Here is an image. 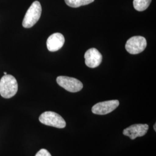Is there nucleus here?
Masks as SVG:
<instances>
[{
	"instance_id": "obj_1",
	"label": "nucleus",
	"mask_w": 156,
	"mask_h": 156,
	"mask_svg": "<svg viewBox=\"0 0 156 156\" xmlns=\"http://www.w3.org/2000/svg\"><path fill=\"white\" fill-rule=\"evenodd\" d=\"M16 79L11 75H5L0 80V94L5 98H10L17 93Z\"/></svg>"
},
{
	"instance_id": "obj_2",
	"label": "nucleus",
	"mask_w": 156,
	"mask_h": 156,
	"mask_svg": "<svg viewBox=\"0 0 156 156\" xmlns=\"http://www.w3.org/2000/svg\"><path fill=\"white\" fill-rule=\"evenodd\" d=\"M42 13V7L39 1H35L30 6L23 21L24 28H31L39 20Z\"/></svg>"
},
{
	"instance_id": "obj_3",
	"label": "nucleus",
	"mask_w": 156,
	"mask_h": 156,
	"mask_svg": "<svg viewBox=\"0 0 156 156\" xmlns=\"http://www.w3.org/2000/svg\"><path fill=\"white\" fill-rule=\"evenodd\" d=\"M39 120L43 124L56 128H64L66 126V122L64 119L54 112H44L39 116Z\"/></svg>"
},
{
	"instance_id": "obj_4",
	"label": "nucleus",
	"mask_w": 156,
	"mask_h": 156,
	"mask_svg": "<svg viewBox=\"0 0 156 156\" xmlns=\"http://www.w3.org/2000/svg\"><path fill=\"white\" fill-rule=\"evenodd\" d=\"M57 83L62 87L71 93H76L83 89V84L77 79L65 76L57 77Z\"/></svg>"
},
{
	"instance_id": "obj_5",
	"label": "nucleus",
	"mask_w": 156,
	"mask_h": 156,
	"mask_svg": "<svg viewBox=\"0 0 156 156\" xmlns=\"http://www.w3.org/2000/svg\"><path fill=\"white\" fill-rule=\"evenodd\" d=\"M147 46L146 40L142 36H135L128 39L126 44V49L129 53L137 55L145 50Z\"/></svg>"
},
{
	"instance_id": "obj_6",
	"label": "nucleus",
	"mask_w": 156,
	"mask_h": 156,
	"mask_svg": "<svg viewBox=\"0 0 156 156\" xmlns=\"http://www.w3.org/2000/svg\"><path fill=\"white\" fill-rule=\"evenodd\" d=\"M119 105V101L118 100L106 101L96 104L92 107L91 111L95 115H105L113 111Z\"/></svg>"
},
{
	"instance_id": "obj_7",
	"label": "nucleus",
	"mask_w": 156,
	"mask_h": 156,
	"mask_svg": "<svg viewBox=\"0 0 156 156\" xmlns=\"http://www.w3.org/2000/svg\"><path fill=\"white\" fill-rule=\"evenodd\" d=\"M149 129V126L146 124H136L130 126L125 128L123 134L128 136L131 140H135L137 137L143 136L147 133Z\"/></svg>"
},
{
	"instance_id": "obj_8",
	"label": "nucleus",
	"mask_w": 156,
	"mask_h": 156,
	"mask_svg": "<svg viewBox=\"0 0 156 156\" xmlns=\"http://www.w3.org/2000/svg\"><path fill=\"white\" fill-rule=\"evenodd\" d=\"M85 63L87 67L94 68L100 65L102 60V56L95 48H91L84 54Z\"/></svg>"
},
{
	"instance_id": "obj_9",
	"label": "nucleus",
	"mask_w": 156,
	"mask_h": 156,
	"mask_svg": "<svg viewBox=\"0 0 156 156\" xmlns=\"http://www.w3.org/2000/svg\"><path fill=\"white\" fill-rule=\"evenodd\" d=\"M65 42V38L62 34H53L47 39L48 49L50 51H56L60 49Z\"/></svg>"
},
{
	"instance_id": "obj_10",
	"label": "nucleus",
	"mask_w": 156,
	"mask_h": 156,
	"mask_svg": "<svg viewBox=\"0 0 156 156\" xmlns=\"http://www.w3.org/2000/svg\"><path fill=\"white\" fill-rule=\"evenodd\" d=\"M151 1V0H134V8L138 11H144L149 7Z\"/></svg>"
},
{
	"instance_id": "obj_11",
	"label": "nucleus",
	"mask_w": 156,
	"mask_h": 156,
	"mask_svg": "<svg viewBox=\"0 0 156 156\" xmlns=\"http://www.w3.org/2000/svg\"><path fill=\"white\" fill-rule=\"evenodd\" d=\"M94 0H65L67 5L72 8H78L94 2Z\"/></svg>"
},
{
	"instance_id": "obj_12",
	"label": "nucleus",
	"mask_w": 156,
	"mask_h": 156,
	"mask_svg": "<svg viewBox=\"0 0 156 156\" xmlns=\"http://www.w3.org/2000/svg\"><path fill=\"white\" fill-rule=\"evenodd\" d=\"M35 156H51V155L46 149H42L39 151L37 152V153Z\"/></svg>"
},
{
	"instance_id": "obj_13",
	"label": "nucleus",
	"mask_w": 156,
	"mask_h": 156,
	"mask_svg": "<svg viewBox=\"0 0 156 156\" xmlns=\"http://www.w3.org/2000/svg\"><path fill=\"white\" fill-rule=\"evenodd\" d=\"M156 123H155V124H154V127H154V131H156Z\"/></svg>"
},
{
	"instance_id": "obj_14",
	"label": "nucleus",
	"mask_w": 156,
	"mask_h": 156,
	"mask_svg": "<svg viewBox=\"0 0 156 156\" xmlns=\"http://www.w3.org/2000/svg\"><path fill=\"white\" fill-rule=\"evenodd\" d=\"M4 75H7V73H6V72H4Z\"/></svg>"
}]
</instances>
